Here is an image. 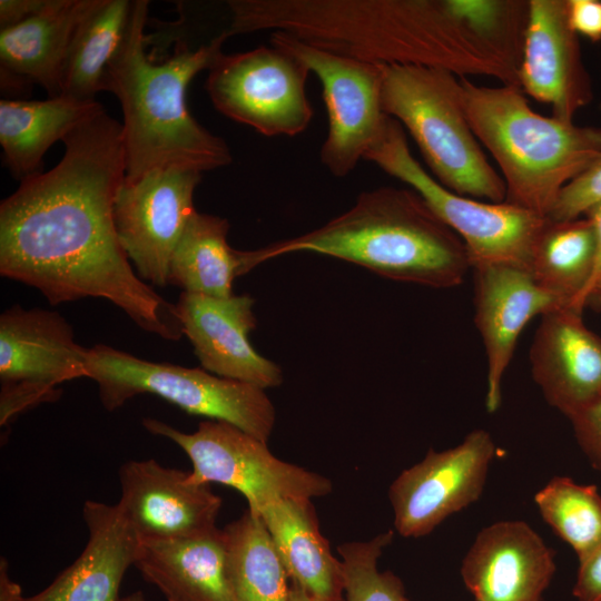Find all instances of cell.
Wrapping results in <instances>:
<instances>
[{
  "mask_svg": "<svg viewBox=\"0 0 601 601\" xmlns=\"http://www.w3.org/2000/svg\"><path fill=\"white\" fill-rule=\"evenodd\" d=\"M47 173L21 180L0 205V274L41 292L52 305L105 298L165 339L184 334L167 302L134 270L115 226L125 180L122 125L105 108L62 140Z\"/></svg>",
  "mask_w": 601,
  "mask_h": 601,
  "instance_id": "obj_1",
  "label": "cell"
},
{
  "mask_svg": "<svg viewBox=\"0 0 601 601\" xmlns=\"http://www.w3.org/2000/svg\"><path fill=\"white\" fill-rule=\"evenodd\" d=\"M229 37L282 31L336 55L380 66L456 72L467 39L444 0H229Z\"/></svg>",
  "mask_w": 601,
  "mask_h": 601,
  "instance_id": "obj_2",
  "label": "cell"
},
{
  "mask_svg": "<svg viewBox=\"0 0 601 601\" xmlns=\"http://www.w3.org/2000/svg\"><path fill=\"white\" fill-rule=\"evenodd\" d=\"M147 0H135L130 22L114 59L107 91L119 100L124 122L125 180L168 167L204 173L231 162L226 141L189 112L186 91L193 78L224 53V30L207 43L179 42L170 58L156 62L146 52Z\"/></svg>",
  "mask_w": 601,
  "mask_h": 601,
  "instance_id": "obj_3",
  "label": "cell"
},
{
  "mask_svg": "<svg viewBox=\"0 0 601 601\" xmlns=\"http://www.w3.org/2000/svg\"><path fill=\"white\" fill-rule=\"evenodd\" d=\"M254 252L257 265L313 252L433 288L459 286L471 269L462 239L418 193L396 187L363 191L352 208L324 226Z\"/></svg>",
  "mask_w": 601,
  "mask_h": 601,
  "instance_id": "obj_4",
  "label": "cell"
},
{
  "mask_svg": "<svg viewBox=\"0 0 601 601\" xmlns=\"http://www.w3.org/2000/svg\"><path fill=\"white\" fill-rule=\"evenodd\" d=\"M460 83L467 121L502 174L504 201L548 217L561 190L601 158V128L536 114L518 85Z\"/></svg>",
  "mask_w": 601,
  "mask_h": 601,
  "instance_id": "obj_5",
  "label": "cell"
},
{
  "mask_svg": "<svg viewBox=\"0 0 601 601\" xmlns=\"http://www.w3.org/2000/svg\"><path fill=\"white\" fill-rule=\"evenodd\" d=\"M381 105L407 129L441 185L474 199L505 200L504 180L467 121L456 75L434 67L382 66Z\"/></svg>",
  "mask_w": 601,
  "mask_h": 601,
  "instance_id": "obj_6",
  "label": "cell"
},
{
  "mask_svg": "<svg viewBox=\"0 0 601 601\" xmlns=\"http://www.w3.org/2000/svg\"><path fill=\"white\" fill-rule=\"evenodd\" d=\"M87 377L98 384L107 411L148 393L188 414L229 423L266 443L275 425V408L264 388L213 375L203 367L146 361L97 344L88 348Z\"/></svg>",
  "mask_w": 601,
  "mask_h": 601,
  "instance_id": "obj_7",
  "label": "cell"
},
{
  "mask_svg": "<svg viewBox=\"0 0 601 601\" xmlns=\"http://www.w3.org/2000/svg\"><path fill=\"white\" fill-rule=\"evenodd\" d=\"M364 159L410 185L423 197L439 218L462 239L471 268L511 264L529 269L548 217L506 201L490 203L449 190L413 157L403 126L390 116L382 135Z\"/></svg>",
  "mask_w": 601,
  "mask_h": 601,
  "instance_id": "obj_8",
  "label": "cell"
},
{
  "mask_svg": "<svg viewBox=\"0 0 601 601\" xmlns=\"http://www.w3.org/2000/svg\"><path fill=\"white\" fill-rule=\"evenodd\" d=\"M142 425L184 450L193 466L188 472L191 482L233 487L245 496L247 509L254 513L277 500H312L333 490L327 477L277 459L266 442L229 423L201 421L193 433L149 417Z\"/></svg>",
  "mask_w": 601,
  "mask_h": 601,
  "instance_id": "obj_9",
  "label": "cell"
},
{
  "mask_svg": "<svg viewBox=\"0 0 601 601\" xmlns=\"http://www.w3.org/2000/svg\"><path fill=\"white\" fill-rule=\"evenodd\" d=\"M208 71L207 93L227 118L267 137L296 136L311 124V71L290 52L270 45L223 53Z\"/></svg>",
  "mask_w": 601,
  "mask_h": 601,
  "instance_id": "obj_10",
  "label": "cell"
},
{
  "mask_svg": "<svg viewBox=\"0 0 601 601\" xmlns=\"http://www.w3.org/2000/svg\"><path fill=\"white\" fill-rule=\"evenodd\" d=\"M88 348L56 311L13 305L0 316V425L60 397L61 383L87 377Z\"/></svg>",
  "mask_w": 601,
  "mask_h": 601,
  "instance_id": "obj_11",
  "label": "cell"
},
{
  "mask_svg": "<svg viewBox=\"0 0 601 601\" xmlns=\"http://www.w3.org/2000/svg\"><path fill=\"white\" fill-rule=\"evenodd\" d=\"M270 45L299 59L321 80L328 132L321 160L336 177L354 170L383 132L387 115L381 105L382 66L336 55L274 31Z\"/></svg>",
  "mask_w": 601,
  "mask_h": 601,
  "instance_id": "obj_12",
  "label": "cell"
},
{
  "mask_svg": "<svg viewBox=\"0 0 601 601\" xmlns=\"http://www.w3.org/2000/svg\"><path fill=\"white\" fill-rule=\"evenodd\" d=\"M201 173L177 167L154 169L134 181L124 180L114 204L119 242L138 276L168 284L173 253L196 211L195 189Z\"/></svg>",
  "mask_w": 601,
  "mask_h": 601,
  "instance_id": "obj_13",
  "label": "cell"
},
{
  "mask_svg": "<svg viewBox=\"0 0 601 601\" xmlns=\"http://www.w3.org/2000/svg\"><path fill=\"white\" fill-rule=\"evenodd\" d=\"M495 452L490 433L479 428L455 447L430 450L421 462L404 470L388 491L397 533L404 538L427 535L476 501Z\"/></svg>",
  "mask_w": 601,
  "mask_h": 601,
  "instance_id": "obj_14",
  "label": "cell"
},
{
  "mask_svg": "<svg viewBox=\"0 0 601 601\" xmlns=\"http://www.w3.org/2000/svg\"><path fill=\"white\" fill-rule=\"evenodd\" d=\"M122 515L140 541L191 538L216 529L221 499L209 484L155 460L125 462L118 472Z\"/></svg>",
  "mask_w": 601,
  "mask_h": 601,
  "instance_id": "obj_15",
  "label": "cell"
},
{
  "mask_svg": "<svg viewBox=\"0 0 601 601\" xmlns=\"http://www.w3.org/2000/svg\"><path fill=\"white\" fill-rule=\"evenodd\" d=\"M519 85L562 121L572 122L592 101V82L579 36L569 23L568 0H529Z\"/></svg>",
  "mask_w": 601,
  "mask_h": 601,
  "instance_id": "obj_16",
  "label": "cell"
},
{
  "mask_svg": "<svg viewBox=\"0 0 601 601\" xmlns=\"http://www.w3.org/2000/svg\"><path fill=\"white\" fill-rule=\"evenodd\" d=\"M82 516L88 542L81 554L42 591L24 597L0 562V601H119L126 571L134 565L140 540L117 504L86 501Z\"/></svg>",
  "mask_w": 601,
  "mask_h": 601,
  "instance_id": "obj_17",
  "label": "cell"
},
{
  "mask_svg": "<svg viewBox=\"0 0 601 601\" xmlns=\"http://www.w3.org/2000/svg\"><path fill=\"white\" fill-rule=\"evenodd\" d=\"M474 272V322L486 355L485 407L496 412L502 402V381L521 332L535 316L568 307L543 289L525 267L490 264Z\"/></svg>",
  "mask_w": 601,
  "mask_h": 601,
  "instance_id": "obj_18",
  "label": "cell"
},
{
  "mask_svg": "<svg viewBox=\"0 0 601 601\" xmlns=\"http://www.w3.org/2000/svg\"><path fill=\"white\" fill-rule=\"evenodd\" d=\"M254 303L248 295L213 297L181 292L175 312L204 370L265 390L282 384L283 374L248 341L256 327Z\"/></svg>",
  "mask_w": 601,
  "mask_h": 601,
  "instance_id": "obj_19",
  "label": "cell"
},
{
  "mask_svg": "<svg viewBox=\"0 0 601 601\" xmlns=\"http://www.w3.org/2000/svg\"><path fill=\"white\" fill-rule=\"evenodd\" d=\"M572 307L541 317L531 348L534 382L569 420L601 400V338Z\"/></svg>",
  "mask_w": 601,
  "mask_h": 601,
  "instance_id": "obj_20",
  "label": "cell"
},
{
  "mask_svg": "<svg viewBox=\"0 0 601 601\" xmlns=\"http://www.w3.org/2000/svg\"><path fill=\"white\" fill-rule=\"evenodd\" d=\"M554 571L553 550L522 521L481 530L461 566L476 601H541Z\"/></svg>",
  "mask_w": 601,
  "mask_h": 601,
  "instance_id": "obj_21",
  "label": "cell"
},
{
  "mask_svg": "<svg viewBox=\"0 0 601 601\" xmlns=\"http://www.w3.org/2000/svg\"><path fill=\"white\" fill-rule=\"evenodd\" d=\"M98 0H49L28 20L0 32L1 90L41 86L60 96V76L72 37Z\"/></svg>",
  "mask_w": 601,
  "mask_h": 601,
  "instance_id": "obj_22",
  "label": "cell"
},
{
  "mask_svg": "<svg viewBox=\"0 0 601 601\" xmlns=\"http://www.w3.org/2000/svg\"><path fill=\"white\" fill-rule=\"evenodd\" d=\"M134 565L167 601H234L218 528L197 536L140 541Z\"/></svg>",
  "mask_w": 601,
  "mask_h": 601,
  "instance_id": "obj_23",
  "label": "cell"
},
{
  "mask_svg": "<svg viewBox=\"0 0 601 601\" xmlns=\"http://www.w3.org/2000/svg\"><path fill=\"white\" fill-rule=\"evenodd\" d=\"M265 523L292 583L319 601H345L341 560L322 535L311 499L274 501L257 513Z\"/></svg>",
  "mask_w": 601,
  "mask_h": 601,
  "instance_id": "obj_24",
  "label": "cell"
},
{
  "mask_svg": "<svg viewBox=\"0 0 601 601\" xmlns=\"http://www.w3.org/2000/svg\"><path fill=\"white\" fill-rule=\"evenodd\" d=\"M102 108L97 100L80 101L66 96L46 100L2 99L0 145L6 166L20 181L41 173L46 151Z\"/></svg>",
  "mask_w": 601,
  "mask_h": 601,
  "instance_id": "obj_25",
  "label": "cell"
},
{
  "mask_svg": "<svg viewBox=\"0 0 601 601\" xmlns=\"http://www.w3.org/2000/svg\"><path fill=\"white\" fill-rule=\"evenodd\" d=\"M228 230L226 218L196 210L173 253L168 284L186 293L231 296L234 279L257 265L254 250L230 247Z\"/></svg>",
  "mask_w": 601,
  "mask_h": 601,
  "instance_id": "obj_26",
  "label": "cell"
},
{
  "mask_svg": "<svg viewBox=\"0 0 601 601\" xmlns=\"http://www.w3.org/2000/svg\"><path fill=\"white\" fill-rule=\"evenodd\" d=\"M135 0H98L79 23L68 48L60 96L93 101L107 91L109 68L125 39Z\"/></svg>",
  "mask_w": 601,
  "mask_h": 601,
  "instance_id": "obj_27",
  "label": "cell"
},
{
  "mask_svg": "<svg viewBox=\"0 0 601 601\" xmlns=\"http://www.w3.org/2000/svg\"><path fill=\"white\" fill-rule=\"evenodd\" d=\"M595 255V231L587 216L563 221L549 218L529 270L543 289L565 306L582 312V296L593 273Z\"/></svg>",
  "mask_w": 601,
  "mask_h": 601,
  "instance_id": "obj_28",
  "label": "cell"
},
{
  "mask_svg": "<svg viewBox=\"0 0 601 601\" xmlns=\"http://www.w3.org/2000/svg\"><path fill=\"white\" fill-rule=\"evenodd\" d=\"M234 601H288L290 580L259 514L247 509L224 529Z\"/></svg>",
  "mask_w": 601,
  "mask_h": 601,
  "instance_id": "obj_29",
  "label": "cell"
},
{
  "mask_svg": "<svg viewBox=\"0 0 601 601\" xmlns=\"http://www.w3.org/2000/svg\"><path fill=\"white\" fill-rule=\"evenodd\" d=\"M542 519L575 552L578 560L601 543V495L595 485L553 477L535 495Z\"/></svg>",
  "mask_w": 601,
  "mask_h": 601,
  "instance_id": "obj_30",
  "label": "cell"
},
{
  "mask_svg": "<svg viewBox=\"0 0 601 601\" xmlns=\"http://www.w3.org/2000/svg\"><path fill=\"white\" fill-rule=\"evenodd\" d=\"M392 540L393 532L388 531L370 541L338 545L345 601H408L401 580L391 571L377 569V561Z\"/></svg>",
  "mask_w": 601,
  "mask_h": 601,
  "instance_id": "obj_31",
  "label": "cell"
},
{
  "mask_svg": "<svg viewBox=\"0 0 601 601\" xmlns=\"http://www.w3.org/2000/svg\"><path fill=\"white\" fill-rule=\"evenodd\" d=\"M599 201H601V158L561 190L548 217L554 221L579 218Z\"/></svg>",
  "mask_w": 601,
  "mask_h": 601,
  "instance_id": "obj_32",
  "label": "cell"
},
{
  "mask_svg": "<svg viewBox=\"0 0 601 601\" xmlns=\"http://www.w3.org/2000/svg\"><path fill=\"white\" fill-rule=\"evenodd\" d=\"M578 444L590 463L601 472V400L571 420Z\"/></svg>",
  "mask_w": 601,
  "mask_h": 601,
  "instance_id": "obj_33",
  "label": "cell"
},
{
  "mask_svg": "<svg viewBox=\"0 0 601 601\" xmlns=\"http://www.w3.org/2000/svg\"><path fill=\"white\" fill-rule=\"evenodd\" d=\"M572 592L578 601H601V543L579 559Z\"/></svg>",
  "mask_w": 601,
  "mask_h": 601,
  "instance_id": "obj_34",
  "label": "cell"
},
{
  "mask_svg": "<svg viewBox=\"0 0 601 601\" xmlns=\"http://www.w3.org/2000/svg\"><path fill=\"white\" fill-rule=\"evenodd\" d=\"M568 18L572 30L592 42L601 41V1L568 0Z\"/></svg>",
  "mask_w": 601,
  "mask_h": 601,
  "instance_id": "obj_35",
  "label": "cell"
},
{
  "mask_svg": "<svg viewBox=\"0 0 601 601\" xmlns=\"http://www.w3.org/2000/svg\"><path fill=\"white\" fill-rule=\"evenodd\" d=\"M49 0H1L0 28L14 27L40 12Z\"/></svg>",
  "mask_w": 601,
  "mask_h": 601,
  "instance_id": "obj_36",
  "label": "cell"
},
{
  "mask_svg": "<svg viewBox=\"0 0 601 601\" xmlns=\"http://www.w3.org/2000/svg\"><path fill=\"white\" fill-rule=\"evenodd\" d=\"M583 216H587L591 220L597 237V255L594 268L590 282L582 296V307L584 308L589 294L601 278V201L593 205Z\"/></svg>",
  "mask_w": 601,
  "mask_h": 601,
  "instance_id": "obj_37",
  "label": "cell"
},
{
  "mask_svg": "<svg viewBox=\"0 0 601 601\" xmlns=\"http://www.w3.org/2000/svg\"><path fill=\"white\" fill-rule=\"evenodd\" d=\"M585 306H591L594 309H601V278L589 294Z\"/></svg>",
  "mask_w": 601,
  "mask_h": 601,
  "instance_id": "obj_38",
  "label": "cell"
},
{
  "mask_svg": "<svg viewBox=\"0 0 601 601\" xmlns=\"http://www.w3.org/2000/svg\"><path fill=\"white\" fill-rule=\"evenodd\" d=\"M288 601H319V600L314 599L313 597L307 594L303 589H300L298 585L290 582V593H289Z\"/></svg>",
  "mask_w": 601,
  "mask_h": 601,
  "instance_id": "obj_39",
  "label": "cell"
},
{
  "mask_svg": "<svg viewBox=\"0 0 601 601\" xmlns=\"http://www.w3.org/2000/svg\"><path fill=\"white\" fill-rule=\"evenodd\" d=\"M119 601H146L141 591H136L125 597H121Z\"/></svg>",
  "mask_w": 601,
  "mask_h": 601,
  "instance_id": "obj_40",
  "label": "cell"
}]
</instances>
